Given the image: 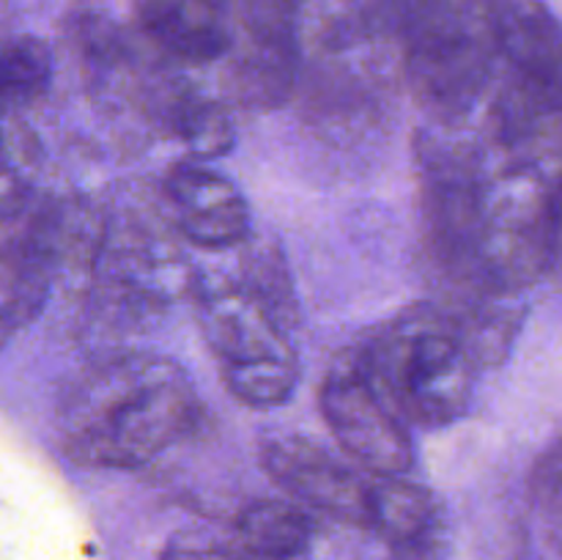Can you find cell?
Returning <instances> with one entry per match:
<instances>
[{
	"label": "cell",
	"mask_w": 562,
	"mask_h": 560,
	"mask_svg": "<svg viewBox=\"0 0 562 560\" xmlns=\"http://www.w3.org/2000/svg\"><path fill=\"white\" fill-rule=\"evenodd\" d=\"M406 426L445 428L467 415L481 362L459 305L417 302L351 349Z\"/></svg>",
	"instance_id": "3957f363"
},
{
	"label": "cell",
	"mask_w": 562,
	"mask_h": 560,
	"mask_svg": "<svg viewBox=\"0 0 562 560\" xmlns=\"http://www.w3.org/2000/svg\"><path fill=\"white\" fill-rule=\"evenodd\" d=\"M190 300L225 388L245 406L285 404L300 379L294 289L274 250H247L239 272H195Z\"/></svg>",
	"instance_id": "7a4b0ae2"
},
{
	"label": "cell",
	"mask_w": 562,
	"mask_h": 560,
	"mask_svg": "<svg viewBox=\"0 0 562 560\" xmlns=\"http://www.w3.org/2000/svg\"><path fill=\"white\" fill-rule=\"evenodd\" d=\"M318 404L340 448L373 475H406L415 464L412 428L362 373L351 351L327 371Z\"/></svg>",
	"instance_id": "8992f818"
},
{
	"label": "cell",
	"mask_w": 562,
	"mask_h": 560,
	"mask_svg": "<svg viewBox=\"0 0 562 560\" xmlns=\"http://www.w3.org/2000/svg\"><path fill=\"white\" fill-rule=\"evenodd\" d=\"M162 195L176 234L201 250H231L250 236V209L241 192L203 163L173 165Z\"/></svg>",
	"instance_id": "30bf717a"
},
{
	"label": "cell",
	"mask_w": 562,
	"mask_h": 560,
	"mask_svg": "<svg viewBox=\"0 0 562 560\" xmlns=\"http://www.w3.org/2000/svg\"><path fill=\"white\" fill-rule=\"evenodd\" d=\"M497 75L492 88L514 102L560 115V25L543 0H494Z\"/></svg>",
	"instance_id": "ba28073f"
},
{
	"label": "cell",
	"mask_w": 562,
	"mask_h": 560,
	"mask_svg": "<svg viewBox=\"0 0 562 560\" xmlns=\"http://www.w3.org/2000/svg\"><path fill=\"white\" fill-rule=\"evenodd\" d=\"M91 278L104 302L126 313H146L190 296L195 269L170 236L140 225H104Z\"/></svg>",
	"instance_id": "52a82bcc"
},
{
	"label": "cell",
	"mask_w": 562,
	"mask_h": 560,
	"mask_svg": "<svg viewBox=\"0 0 562 560\" xmlns=\"http://www.w3.org/2000/svg\"><path fill=\"white\" fill-rule=\"evenodd\" d=\"M267 475L305 511H318L344 525L368 530L376 497V478L346 464L302 437H274L261 448Z\"/></svg>",
	"instance_id": "9c48e42d"
},
{
	"label": "cell",
	"mask_w": 562,
	"mask_h": 560,
	"mask_svg": "<svg viewBox=\"0 0 562 560\" xmlns=\"http://www.w3.org/2000/svg\"><path fill=\"white\" fill-rule=\"evenodd\" d=\"M31 157V141L16 113L0 110V220L20 217L31 206V181L25 170Z\"/></svg>",
	"instance_id": "2e32d148"
},
{
	"label": "cell",
	"mask_w": 562,
	"mask_h": 560,
	"mask_svg": "<svg viewBox=\"0 0 562 560\" xmlns=\"http://www.w3.org/2000/svg\"><path fill=\"white\" fill-rule=\"evenodd\" d=\"M140 36L165 60L206 66L234 47L231 0H132Z\"/></svg>",
	"instance_id": "7c38bea8"
},
{
	"label": "cell",
	"mask_w": 562,
	"mask_h": 560,
	"mask_svg": "<svg viewBox=\"0 0 562 560\" xmlns=\"http://www.w3.org/2000/svg\"><path fill=\"white\" fill-rule=\"evenodd\" d=\"M382 547L379 560H445L442 508L406 475H379L368 530Z\"/></svg>",
	"instance_id": "4fadbf2b"
},
{
	"label": "cell",
	"mask_w": 562,
	"mask_h": 560,
	"mask_svg": "<svg viewBox=\"0 0 562 560\" xmlns=\"http://www.w3.org/2000/svg\"><path fill=\"white\" fill-rule=\"evenodd\" d=\"M137 93L154 130L181 143L195 163L223 157L234 146V121L225 104L192 82L146 66L137 77Z\"/></svg>",
	"instance_id": "8fae6325"
},
{
	"label": "cell",
	"mask_w": 562,
	"mask_h": 560,
	"mask_svg": "<svg viewBox=\"0 0 562 560\" xmlns=\"http://www.w3.org/2000/svg\"><path fill=\"white\" fill-rule=\"evenodd\" d=\"M201 399L179 362L121 355L86 368L58 404V443L75 464L135 470L190 437Z\"/></svg>",
	"instance_id": "6da1fadb"
},
{
	"label": "cell",
	"mask_w": 562,
	"mask_h": 560,
	"mask_svg": "<svg viewBox=\"0 0 562 560\" xmlns=\"http://www.w3.org/2000/svg\"><path fill=\"white\" fill-rule=\"evenodd\" d=\"M159 560H258L252 555H247L239 544H223L214 541V538L195 536V533H187V536L173 538V541L165 547L162 558Z\"/></svg>",
	"instance_id": "e0dca14e"
},
{
	"label": "cell",
	"mask_w": 562,
	"mask_h": 560,
	"mask_svg": "<svg viewBox=\"0 0 562 560\" xmlns=\"http://www.w3.org/2000/svg\"><path fill=\"white\" fill-rule=\"evenodd\" d=\"M231 9L236 36L225 55V93L247 110L280 108L300 80V0H231Z\"/></svg>",
	"instance_id": "5b68a950"
},
{
	"label": "cell",
	"mask_w": 562,
	"mask_h": 560,
	"mask_svg": "<svg viewBox=\"0 0 562 560\" xmlns=\"http://www.w3.org/2000/svg\"><path fill=\"white\" fill-rule=\"evenodd\" d=\"M53 53L33 33L0 31V110H20L47 93Z\"/></svg>",
	"instance_id": "9a60e30c"
},
{
	"label": "cell",
	"mask_w": 562,
	"mask_h": 560,
	"mask_svg": "<svg viewBox=\"0 0 562 560\" xmlns=\"http://www.w3.org/2000/svg\"><path fill=\"white\" fill-rule=\"evenodd\" d=\"M398 77L428 124H459L486 99L497 75L494 0H395Z\"/></svg>",
	"instance_id": "277c9868"
},
{
	"label": "cell",
	"mask_w": 562,
	"mask_h": 560,
	"mask_svg": "<svg viewBox=\"0 0 562 560\" xmlns=\"http://www.w3.org/2000/svg\"><path fill=\"white\" fill-rule=\"evenodd\" d=\"M316 525L294 500H258L236 519V544L258 560H307Z\"/></svg>",
	"instance_id": "5bb4252c"
}]
</instances>
